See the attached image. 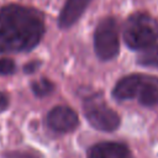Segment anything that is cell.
Masks as SVG:
<instances>
[{
    "label": "cell",
    "mask_w": 158,
    "mask_h": 158,
    "mask_svg": "<svg viewBox=\"0 0 158 158\" xmlns=\"http://www.w3.org/2000/svg\"><path fill=\"white\" fill-rule=\"evenodd\" d=\"M7 106H9V99H7V96L4 93L0 91V112L4 111V110H6Z\"/></svg>",
    "instance_id": "cell-12"
},
{
    "label": "cell",
    "mask_w": 158,
    "mask_h": 158,
    "mask_svg": "<svg viewBox=\"0 0 158 158\" xmlns=\"http://www.w3.org/2000/svg\"><path fill=\"white\" fill-rule=\"evenodd\" d=\"M16 65L10 58H1L0 59V74L1 75H10L15 73Z\"/></svg>",
    "instance_id": "cell-11"
},
{
    "label": "cell",
    "mask_w": 158,
    "mask_h": 158,
    "mask_svg": "<svg viewBox=\"0 0 158 158\" xmlns=\"http://www.w3.org/2000/svg\"><path fill=\"white\" fill-rule=\"evenodd\" d=\"M137 62L144 67L158 68V44H152L143 48V51L137 57Z\"/></svg>",
    "instance_id": "cell-9"
},
{
    "label": "cell",
    "mask_w": 158,
    "mask_h": 158,
    "mask_svg": "<svg viewBox=\"0 0 158 158\" xmlns=\"http://www.w3.org/2000/svg\"><path fill=\"white\" fill-rule=\"evenodd\" d=\"M123 41L132 49H143L158 40V21L146 12H135L125 22Z\"/></svg>",
    "instance_id": "cell-3"
},
{
    "label": "cell",
    "mask_w": 158,
    "mask_h": 158,
    "mask_svg": "<svg viewBox=\"0 0 158 158\" xmlns=\"http://www.w3.org/2000/svg\"><path fill=\"white\" fill-rule=\"evenodd\" d=\"M94 48L96 56L101 60H110L117 56L120 49L118 27L114 17H105L96 26Z\"/></svg>",
    "instance_id": "cell-5"
},
{
    "label": "cell",
    "mask_w": 158,
    "mask_h": 158,
    "mask_svg": "<svg viewBox=\"0 0 158 158\" xmlns=\"http://www.w3.org/2000/svg\"><path fill=\"white\" fill-rule=\"evenodd\" d=\"M44 30V19L38 10L15 4L4 6L0 10V53L31 51Z\"/></svg>",
    "instance_id": "cell-1"
},
{
    "label": "cell",
    "mask_w": 158,
    "mask_h": 158,
    "mask_svg": "<svg viewBox=\"0 0 158 158\" xmlns=\"http://www.w3.org/2000/svg\"><path fill=\"white\" fill-rule=\"evenodd\" d=\"M88 158H130V151L122 143L100 142L89 148Z\"/></svg>",
    "instance_id": "cell-8"
},
{
    "label": "cell",
    "mask_w": 158,
    "mask_h": 158,
    "mask_svg": "<svg viewBox=\"0 0 158 158\" xmlns=\"http://www.w3.org/2000/svg\"><path fill=\"white\" fill-rule=\"evenodd\" d=\"M79 123L78 115L68 106H56L47 115V125L56 132H70Z\"/></svg>",
    "instance_id": "cell-6"
},
{
    "label": "cell",
    "mask_w": 158,
    "mask_h": 158,
    "mask_svg": "<svg viewBox=\"0 0 158 158\" xmlns=\"http://www.w3.org/2000/svg\"><path fill=\"white\" fill-rule=\"evenodd\" d=\"M54 89V85L52 81H49L46 78H41L36 81L32 83V91L35 95L37 96H47L48 94H51Z\"/></svg>",
    "instance_id": "cell-10"
},
{
    "label": "cell",
    "mask_w": 158,
    "mask_h": 158,
    "mask_svg": "<svg viewBox=\"0 0 158 158\" xmlns=\"http://www.w3.org/2000/svg\"><path fill=\"white\" fill-rule=\"evenodd\" d=\"M38 65H40V62H31V63H28L27 65L23 67V70H25L26 73H33V72L37 69Z\"/></svg>",
    "instance_id": "cell-14"
},
{
    "label": "cell",
    "mask_w": 158,
    "mask_h": 158,
    "mask_svg": "<svg viewBox=\"0 0 158 158\" xmlns=\"http://www.w3.org/2000/svg\"><path fill=\"white\" fill-rule=\"evenodd\" d=\"M84 115L88 122L96 130L111 132L120 126L118 115L105 102L100 94H94L84 100Z\"/></svg>",
    "instance_id": "cell-4"
},
{
    "label": "cell",
    "mask_w": 158,
    "mask_h": 158,
    "mask_svg": "<svg viewBox=\"0 0 158 158\" xmlns=\"http://www.w3.org/2000/svg\"><path fill=\"white\" fill-rule=\"evenodd\" d=\"M112 95L118 101H126L137 98L144 106L158 105V78L144 74H131L120 79Z\"/></svg>",
    "instance_id": "cell-2"
},
{
    "label": "cell",
    "mask_w": 158,
    "mask_h": 158,
    "mask_svg": "<svg viewBox=\"0 0 158 158\" xmlns=\"http://www.w3.org/2000/svg\"><path fill=\"white\" fill-rule=\"evenodd\" d=\"M91 0H65L64 6L59 14V27L68 28L74 25L86 10Z\"/></svg>",
    "instance_id": "cell-7"
},
{
    "label": "cell",
    "mask_w": 158,
    "mask_h": 158,
    "mask_svg": "<svg viewBox=\"0 0 158 158\" xmlns=\"http://www.w3.org/2000/svg\"><path fill=\"white\" fill-rule=\"evenodd\" d=\"M7 158H36L28 153H20V152H14V153H10L7 154Z\"/></svg>",
    "instance_id": "cell-13"
}]
</instances>
